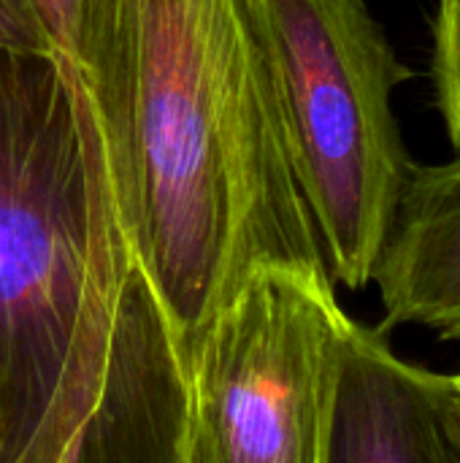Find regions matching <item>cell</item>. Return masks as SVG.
<instances>
[{
  "label": "cell",
  "instance_id": "obj_1",
  "mask_svg": "<svg viewBox=\"0 0 460 463\" xmlns=\"http://www.w3.org/2000/svg\"><path fill=\"white\" fill-rule=\"evenodd\" d=\"M70 62L119 225L190 374L247 274L328 271L249 0H76Z\"/></svg>",
  "mask_w": 460,
  "mask_h": 463
},
{
  "label": "cell",
  "instance_id": "obj_2",
  "mask_svg": "<svg viewBox=\"0 0 460 463\" xmlns=\"http://www.w3.org/2000/svg\"><path fill=\"white\" fill-rule=\"evenodd\" d=\"M163 326L79 71L62 54L0 49V407L98 402Z\"/></svg>",
  "mask_w": 460,
  "mask_h": 463
},
{
  "label": "cell",
  "instance_id": "obj_3",
  "mask_svg": "<svg viewBox=\"0 0 460 463\" xmlns=\"http://www.w3.org/2000/svg\"><path fill=\"white\" fill-rule=\"evenodd\" d=\"M249 11L328 271L363 290L415 165L393 114L415 71L366 0H249Z\"/></svg>",
  "mask_w": 460,
  "mask_h": 463
},
{
  "label": "cell",
  "instance_id": "obj_4",
  "mask_svg": "<svg viewBox=\"0 0 460 463\" xmlns=\"http://www.w3.org/2000/svg\"><path fill=\"white\" fill-rule=\"evenodd\" d=\"M350 320L328 271L247 274L190 366L184 463H323Z\"/></svg>",
  "mask_w": 460,
  "mask_h": 463
},
{
  "label": "cell",
  "instance_id": "obj_5",
  "mask_svg": "<svg viewBox=\"0 0 460 463\" xmlns=\"http://www.w3.org/2000/svg\"><path fill=\"white\" fill-rule=\"evenodd\" d=\"M323 463H460L450 374L399 358L385 331L350 320Z\"/></svg>",
  "mask_w": 460,
  "mask_h": 463
},
{
  "label": "cell",
  "instance_id": "obj_6",
  "mask_svg": "<svg viewBox=\"0 0 460 463\" xmlns=\"http://www.w3.org/2000/svg\"><path fill=\"white\" fill-rule=\"evenodd\" d=\"M371 282L385 326H418L460 342V155L415 163L380 250Z\"/></svg>",
  "mask_w": 460,
  "mask_h": 463
},
{
  "label": "cell",
  "instance_id": "obj_7",
  "mask_svg": "<svg viewBox=\"0 0 460 463\" xmlns=\"http://www.w3.org/2000/svg\"><path fill=\"white\" fill-rule=\"evenodd\" d=\"M434 95L460 155V0H439L434 16Z\"/></svg>",
  "mask_w": 460,
  "mask_h": 463
},
{
  "label": "cell",
  "instance_id": "obj_8",
  "mask_svg": "<svg viewBox=\"0 0 460 463\" xmlns=\"http://www.w3.org/2000/svg\"><path fill=\"white\" fill-rule=\"evenodd\" d=\"M0 49L65 57L38 0H0Z\"/></svg>",
  "mask_w": 460,
  "mask_h": 463
},
{
  "label": "cell",
  "instance_id": "obj_9",
  "mask_svg": "<svg viewBox=\"0 0 460 463\" xmlns=\"http://www.w3.org/2000/svg\"><path fill=\"white\" fill-rule=\"evenodd\" d=\"M49 27L60 43V49L65 52V57L70 60V41H73V14H76V0H38ZM73 65V62H70Z\"/></svg>",
  "mask_w": 460,
  "mask_h": 463
},
{
  "label": "cell",
  "instance_id": "obj_10",
  "mask_svg": "<svg viewBox=\"0 0 460 463\" xmlns=\"http://www.w3.org/2000/svg\"><path fill=\"white\" fill-rule=\"evenodd\" d=\"M450 383H453V404H455V415H458L460 426V372L458 374H450Z\"/></svg>",
  "mask_w": 460,
  "mask_h": 463
}]
</instances>
